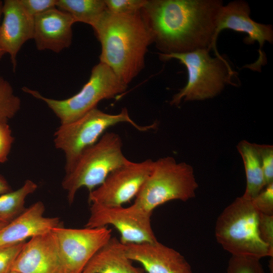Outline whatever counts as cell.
<instances>
[{
    "label": "cell",
    "mask_w": 273,
    "mask_h": 273,
    "mask_svg": "<svg viewBox=\"0 0 273 273\" xmlns=\"http://www.w3.org/2000/svg\"><path fill=\"white\" fill-rule=\"evenodd\" d=\"M220 0H147L140 14L152 43L169 55L216 49Z\"/></svg>",
    "instance_id": "6da1fadb"
},
{
    "label": "cell",
    "mask_w": 273,
    "mask_h": 273,
    "mask_svg": "<svg viewBox=\"0 0 273 273\" xmlns=\"http://www.w3.org/2000/svg\"><path fill=\"white\" fill-rule=\"evenodd\" d=\"M91 26L101 45L100 62L128 86L144 68L148 48L152 43L140 12L119 15L107 10Z\"/></svg>",
    "instance_id": "7a4b0ae2"
},
{
    "label": "cell",
    "mask_w": 273,
    "mask_h": 273,
    "mask_svg": "<svg viewBox=\"0 0 273 273\" xmlns=\"http://www.w3.org/2000/svg\"><path fill=\"white\" fill-rule=\"evenodd\" d=\"M259 213L252 199L244 196L237 198L217 219V242L232 255L272 257L273 252L259 235Z\"/></svg>",
    "instance_id": "3957f363"
},
{
    "label": "cell",
    "mask_w": 273,
    "mask_h": 273,
    "mask_svg": "<svg viewBox=\"0 0 273 273\" xmlns=\"http://www.w3.org/2000/svg\"><path fill=\"white\" fill-rule=\"evenodd\" d=\"M210 50H198L191 52L164 55L159 53L163 61L175 59L184 65L188 72L186 85L175 94L169 104L178 106L185 101L204 100L218 95L228 84H233L235 72L222 56L212 57Z\"/></svg>",
    "instance_id": "277c9868"
},
{
    "label": "cell",
    "mask_w": 273,
    "mask_h": 273,
    "mask_svg": "<svg viewBox=\"0 0 273 273\" xmlns=\"http://www.w3.org/2000/svg\"><path fill=\"white\" fill-rule=\"evenodd\" d=\"M120 136L105 132L94 145L84 150L72 169L65 174L62 186L71 204L82 187L91 192L105 180L113 170L126 163Z\"/></svg>",
    "instance_id": "5b68a950"
},
{
    "label": "cell",
    "mask_w": 273,
    "mask_h": 273,
    "mask_svg": "<svg viewBox=\"0 0 273 273\" xmlns=\"http://www.w3.org/2000/svg\"><path fill=\"white\" fill-rule=\"evenodd\" d=\"M198 187L193 167L171 156L154 161L152 170L135 197L134 204L152 213L168 201L186 202L195 197Z\"/></svg>",
    "instance_id": "8992f818"
},
{
    "label": "cell",
    "mask_w": 273,
    "mask_h": 273,
    "mask_svg": "<svg viewBox=\"0 0 273 273\" xmlns=\"http://www.w3.org/2000/svg\"><path fill=\"white\" fill-rule=\"evenodd\" d=\"M122 122L141 131L153 129L156 125H139L130 118L126 108L111 114L97 107L73 121L61 124L54 133V142L55 147L64 153L65 174L72 169L82 152L95 144L108 128Z\"/></svg>",
    "instance_id": "52a82bcc"
},
{
    "label": "cell",
    "mask_w": 273,
    "mask_h": 273,
    "mask_svg": "<svg viewBox=\"0 0 273 273\" xmlns=\"http://www.w3.org/2000/svg\"><path fill=\"white\" fill-rule=\"evenodd\" d=\"M128 86L121 82L113 71L101 62L93 67L88 80L80 90L63 100L48 98L35 90L23 87V92L43 101L59 119L61 124L73 121L96 108L102 100L116 98Z\"/></svg>",
    "instance_id": "ba28073f"
},
{
    "label": "cell",
    "mask_w": 273,
    "mask_h": 273,
    "mask_svg": "<svg viewBox=\"0 0 273 273\" xmlns=\"http://www.w3.org/2000/svg\"><path fill=\"white\" fill-rule=\"evenodd\" d=\"M152 214L134 203L128 207L91 204L85 227L112 225L119 232L123 244L154 242L157 240L151 226Z\"/></svg>",
    "instance_id": "9c48e42d"
},
{
    "label": "cell",
    "mask_w": 273,
    "mask_h": 273,
    "mask_svg": "<svg viewBox=\"0 0 273 273\" xmlns=\"http://www.w3.org/2000/svg\"><path fill=\"white\" fill-rule=\"evenodd\" d=\"M62 273H81L93 256L112 237L107 226L54 229Z\"/></svg>",
    "instance_id": "30bf717a"
},
{
    "label": "cell",
    "mask_w": 273,
    "mask_h": 273,
    "mask_svg": "<svg viewBox=\"0 0 273 273\" xmlns=\"http://www.w3.org/2000/svg\"><path fill=\"white\" fill-rule=\"evenodd\" d=\"M154 161L129 160L111 172L97 188L89 193L90 204L122 206L136 197L150 174Z\"/></svg>",
    "instance_id": "8fae6325"
},
{
    "label": "cell",
    "mask_w": 273,
    "mask_h": 273,
    "mask_svg": "<svg viewBox=\"0 0 273 273\" xmlns=\"http://www.w3.org/2000/svg\"><path fill=\"white\" fill-rule=\"evenodd\" d=\"M250 8L248 4L244 1H235L220 8L217 21L215 39L222 30L229 29L247 34L244 41L246 44H251L257 42L259 45L258 59L249 68L260 71L261 67L266 62L264 53L262 48L266 41L273 42V29L272 25L264 24L253 21L250 17Z\"/></svg>",
    "instance_id": "7c38bea8"
},
{
    "label": "cell",
    "mask_w": 273,
    "mask_h": 273,
    "mask_svg": "<svg viewBox=\"0 0 273 273\" xmlns=\"http://www.w3.org/2000/svg\"><path fill=\"white\" fill-rule=\"evenodd\" d=\"M123 248L125 255L141 263L147 273H194L183 255L158 241L123 244Z\"/></svg>",
    "instance_id": "4fadbf2b"
},
{
    "label": "cell",
    "mask_w": 273,
    "mask_h": 273,
    "mask_svg": "<svg viewBox=\"0 0 273 273\" xmlns=\"http://www.w3.org/2000/svg\"><path fill=\"white\" fill-rule=\"evenodd\" d=\"M0 43L9 54L15 71L17 56L22 46L33 38L34 18L24 8L19 0H5L2 9Z\"/></svg>",
    "instance_id": "5bb4252c"
},
{
    "label": "cell",
    "mask_w": 273,
    "mask_h": 273,
    "mask_svg": "<svg viewBox=\"0 0 273 273\" xmlns=\"http://www.w3.org/2000/svg\"><path fill=\"white\" fill-rule=\"evenodd\" d=\"M12 270L23 273H62L58 246L53 231L25 242Z\"/></svg>",
    "instance_id": "9a60e30c"
},
{
    "label": "cell",
    "mask_w": 273,
    "mask_h": 273,
    "mask_svg": "<svg viewBox=\"0 0 273 273\" xmlns=\"http://www.w3.org/2000/svg\"><path fill=\"white\" fill-rule=\"evenodd\" d=\"M44 210L43 203L37 201L0 229V248L25 242L26 239L62 226L59 218L46 217Z\"/></svg>",
    "instance_id": "2e32d148"
},
{
    "label": "cell",
    "mask_w": 273,
    "mask_h": 273,
    "mask_svg": "<svg viewBox=\"0 0 273 273\" xmlns=\"http://www.w3.org/2000/svg\"><path fill=\"white\" fill-rule=\"evenodd\" d=\"M75 23L72 16L57 8L35 16L33 39L37 49L59 53L69 48Z\"/></svg>",
    "instance_id": "e0dca14e"
},
{
    "label": "cell",
    "mask_w": 273,
    "mask_h": 273,
    "mask_svg": "<svg viewBox=\"0 0 273 273\" xmlns=\"http://www.w3.org/2000/svg\"><path fill=\"white\" fill-rule=\"evenodd\" d=\"M125 254L123 244L115 237L103 246L91 258L81 273H145L132 264Z\"/></svg>",
    "instance_id": "ac0fdd59"
},
{
    "label": "cell",
    "mask_w": 273,
    "mask_h": 273,
    "mask_svg": "<svg viewBox=\"0 0 273 273\" xmlns=\"http://www.w3.org/2000/svg\"><path fill=\"white\" fill-rule=\"evenodd\" d=\"M237 149L244 163L246 178L243 196L253 199L266 186L258 144L243 140L238 144Z\"/></svg>",
    "instance_id": "d6986e66"
},
{
    "label": "cell",
    "mask_w": 273,
    "mask_h": 273,
    "mask_svg": "<svg viewBox=\"0 0 273 273\" xmlns=\"http://www.w3.org/2000/svg\"><path fill=\"white\" fill-rule=\"evenodd\" d=\"M37 188L36 184L27 179L18 189L0 195V222L8 223L22 213L26 198Z\"/></svg>",
    "instance_id": "ffe728a7"
},
{
    "label": "cell",
    "mask_w": 273,
    "mask_h": 273,
    "mask_svg": "<svg viewBox=\"0 0 273 273\" xmlns=\"http://www.w3.org/2000/svg\"><path fill=\"white\" fill-rule=\"evenodd\" d=\"M56 8L90 26L107 10L104 0H57Z\"/></svg>",
    "instance_id": "44dd1931"
},
{
    "label": "cell",
    "mask_w": 273,
    "mask_h": 273,
    "mask_svg": "<svg viewBox=\"0 0 273 273\" xmlns=\"http://www.w3.org/2000/svg\"><path fill=\"white\" fill-rule=\"evenodd\" d=\"M21 105L11 83L0 74V122L8 123L18 113Z\"/></svg>",
    "instance_id": "7402d4cb"
},
{
    "label": "cell",
    "mask_w": 273,
    "mask_h": 273,
    "mask_svg": "<svg viewBox=\"0 0 273 273\" xmlns=\"http://www.w3.org/2000/svg\"><path fill=\"white\" fill-rule=\"evenodd\" d=\"M226 273H265L260 259L248 256L232 255Z\"/></svg>",
    "instance_id": "603a6c76"
},
{
    "label": "cell",
    "mask_w": 273,
    "mask_h": 273,
    "mask_svg": "<svg viewBox=\"0 0 273 273\" xmlns=\"http://www.w3.org/2000/svg\"><path fill=\"white\" fill-rule=\"evenodd\" d=\"M107 11L119 15H133L140 12L147 0H104Z\"/></svg>",
    "instance_id": "cb8c5ba5"
},
{
    "label": "cell",
    "mask_w": 273,
    "mask_h": 273,
    "mask_svg": "<svg viewBox=\"0 0 273 273\" xmlns=\"http://www.w3.org/2000/svg\"><path fill=\"white\" fill-rule=\"evenodd\" d=\"M25 242L0 248V273H10Z\"/></svg>",
    "instance_id": "d4e9b609"
},
{
    "label": "cell",
    "mask_w": 273,
    "mask_h": 273,
    "mask_svg": "<svg viewBox=\"0 0 273 273\" xmlns=\"http://www.w3.org/2000/svg\"><path fill=\"white\" fill-rule=\"evenodd\" d=\"M252 201L259 212L273 215V183L266 185Z\"/></svg>",
    "instance_id": "484cf974"
},
{
    "label": "cell",
    "mask_w": 273,
    "mask_h": 273,
    "mask_svg": "<svg viewBox=\"0 0 273 273\" xmlns=\"http://www.w3.org/2000/svg\"><path fill=\"white\" fill-rule=\"evenodd\" d=\"M266 186L273 183V147L258 145Z\"/></svg>",
    "instance_id": "4316f807"
},
{
    "label": "cell",
    "mask_w": 273,
    "mask_h": 273,
    "mask_svg": "<svg viewBox=\"0 0 273 273\" xmlns=\"http://www.w3.org/2000/svg\"><path fill=\"white\" fill-rule=\"evenodd\" d=\"M14 141L11 129L7 122H0V163L8 160Z\"/></svg>",
    "instance_id": "83f0119b"
},
{
    "label": "cell",
    "mask_w": 273,
    "mask_h": 273,
    "mask_svg": "<svg viewBox=\"0 0 273 273\" xmlns=\"http://www.w3.org/2000/svg\"><path fill=\"white\" fill-rule=\"evenodd\" d=\"M26 11L34 18L56 8L57 0H19Z\"/></svg>",
    "instance_id": "f1b7e54d"
},
{
    "label": "cell",
    "mask_w": 273,
    "mask_h": 273,
    "mask_svg": "<svg viewBox=\"0 0 273 273\" xmlns=\"http://www.w3.org/2000/svg\"><path fill=\"white\" fill-rule=\"evenodd\" d=\"M258 229L261 239L273 252V215L260 212Z\"/></svg>",
    "instance_id": "f546056e"
},
{
    "label": "cell",
    "mask_w": 273,
    "mask_h": 273,
    "mask_svg": "<svg viewBox=\"0 0 273 273\" xmlns=\"http://www.w3.org/2000/svg\"><path fill=\"white\" fill-rule=\"evenodd\" d=\"M12 191L6 179L0 174V195Z\"/></svg>",
    "instance_id": "4dcf8cb0"
},
{
    "label": "cell",
    "mask_w": 273,
    "mask_h": 273,
    "mask_svg": "<svg viewBox=\"0 0 273 273\" xmlns=\"http://www.w3.org/2000/svg\"><path fill=\"white\" fill-rule=\"evenodd\" d=\"M3 2L0 0V26L2 21V9H3ZM5 53L3 51L0 43V60L2 59Z\"/></svg>",
    "instance_id": "1f68e13d"
},
{
    "label": "cell",
    "mask_w": 273,
    "mask_h": 273,
    "mask_svg": "<svg viewBox=\"0 0 273 273\" xmlns=\"http://www.w3.org/2000/svg\"><path fill=\"white\" fill-rule=\"evenodd\" d=\"M7 223H4L0 222V229H1L3 226H4Z\"/></svg>",
    "instance_id": "d6a6232c"
},
{
    "label": "cell",
    "mask_w": 273,
    "mask_h": 273,
    "mask_svg": "<svg viewBox=\"0 0 273 273\" xmlns=\"http://www.w3.org/2000/svg\"><path fill=\"white\" fill-rule=\"evenodd\" d=\"M10 273H23V272L12 270Z\"/></svg>",
    "instance_id": "836d02e7"
}]
</instances>
